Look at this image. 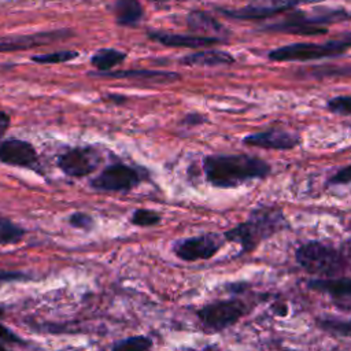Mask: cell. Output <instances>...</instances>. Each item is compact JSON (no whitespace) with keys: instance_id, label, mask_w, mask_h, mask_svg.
I'll return each instance as SVG.
<instances>
[{"instance_id":"cell-5","label":"cell","mask_w":351,"mask_h":351,"mask_svg":"<svg viewBox=\"0 0 351 351\" xmlns=\"http://www.w3.org/2000/svg\"><path fill=\"white\" fill-rule=\"evenodd\" d=\"M250 313V306L240 299L218 300L203 306L197 310V318L202 325L211 332H221Z\"/></svg>"},{"instance_id":"cell-8","label":"cell","mask_w":351,"mask_h":351,"mask_svg":"<svg viewBox=\"0 0 351 351\" xmlns=\"http://www.w3.org/2000/svg\"><path fill=\"white\" fill-rule=\"evenodd\" d=\"M138 182L140 176L137 170L123 163H114L92 180V186L97 191L126 192L137 186Z\"/></svg>"},{"instance_id":"cell-35","label":"cell","mask_w":351,"mask_h":351,"mask_svg":"<svg viewBox=\"0 0 351 351\" xmlns=\"http://www.w3.org/2000/svg\"><path fill=\"white\" fill-rule=\"evenodd\" d=\"M3 313H4V311H3V308H1V307H0V317H1V315H3Z\"/></svg>"},{"instance_id":"cell-16","label":"cell","mask_w":351,"mask_h":351,"mask_svg":"<svg viewBox=\"0 0 351 351\" xmlns=\"http://www.w3.org/2000/svg\"><path fill=\"white\" fill-rule=\"evenodd\" d=\"M186 25L188 27L196 33L197 36H206V37H217L223 38L229 36V30L214 16H211L206 11H192L186 16Z\"/></svg>"},{"instance_id":"cell-24","label":"cell","mask_w":351,"mask_h":351,"mask_svg":"<svg viewBox=\"0 0 351 351\" xmlns=\"http://www.w3.org/2000/svg\"><path fill=\"white\" fill-rule=\"evenodd\" d=\"M25 236V229L11 222L10 219L0 218V245L15 244Z\"/></svg>"},{"instance_id":"cell-21","label":"cell","mask_w":351,"mask_h":351,"mask_svg":"<svg viewBox=\"0 0 351 351\" xmlns=\"http://www.w3.org/2000/svg\"><path fill=\"white\" fill-rule=\"evenodd\" d=\"M315 324L321 330L335 336H351V319H339L336 317H317Z\"/></svg>"},{"instance_id":"cell-30","label":"cell","mask_w":351,"mask_h":351,"mask_svg":"<svg viewBox=\"0 0 351 351\" xmlns=\"http://www.w3.org/2000/svg\"><path fill=\"white\" fill-rule=\"evenodd\" d=\"M348 182H351V165L339 170L328 181L329 185H341V184H348Z\"/></svg>"},{"instance_id":"cell-25","label":"cell","mask_w":351,"mask_h":351,"mask_svg":"<svg viewBox=\"0 0 351 351\" xmlns=\"http://www.w3.org/2000/svg\"><path fill=\"white\" fill-rule=\"evenodd\" d=\"M78 56L75 51H56L51 53H41L32 56V60L41 64H55V63H64Z\"/></svg>"},{"instance_id":"cell-18","label":"cell","mask_w":351,"mask_h":351,"mask_svg":"<svg viewBox=\"0 0 351 351\" xmlns=\"http://www.w3.org/2000/svg\"><path fill=\"white\" fill-rule=\"evenodd\" d=\"M115 21L121 26H136L143 18V8L138 0H115Z\"/></svg>"},{"instance_id":"cell-27","label":"cell","mask_w":351,"mask_h":351,"mask_svg":"<svg viewBox=\"0 0 351 351\" xmlns=\"http://www.w3.org/2000/svg\"><path fill=\"white\" fill-rule=\"evenodd\" d=\"M326 108L336 114L348 117L351 115V96H336L326 101Z\"/></svg>"},{"instance_id":"cell-17","label":"cell","mask_w":351,"mask_h":351,"mask_svg":"<svg viewBox=\"0 0 351 351\" xmlns=\"http://www.w3.org/2000/svg\"><path fill=\"white\" fill-rule=\"evenodd\" d=\"M181 63L186 66H222L234 63V58L226 51L204 49L184 56Z\"/></svg>"},{"instance_id":"cell-32","label":"cell","mask_w":351,"mask_h":351,"mask_svg":"<svg viewBox=\"0 0 351 351\" xmlns=\"http://www.w3.org/2000/svg\"><path fill=\"white\" fill-rule=\"evenodd\" d=\"M8 126H10V117L4 111H0V138L4 136Z\"/></svg>"},{"instance_id":"cell-2","label":"cell","mask_w":351,"mask_h":351,"mask_svg":"<svg viewBox=\"0 0 351 351\" xmlns=\"http://www.w3.org/2000/svg\"><path fill=\"white\" fill-rule=\"evenodd\" d=\"M285 228H288V221L280 207L259 206L251 211L247 221L226 230L223 237L240 244L241 254H248Z\"/></svg>"},{"instance_id":"cell-14","label":"cell","mask_w":351,"mask_h":351,"mask_svg":"<svg viewBox=\"0 0 351 351\" xmlns=\"http://www.w3.org/2000/svg\"><path fill=\"white\" fill-rule=\"evenodd\" d=\"M66 33L62 30L56 32H43L34 34H25V36H15V37H1L0 38V52L8 51H22L32 47L45 45L62 38Z\"/></svg>"},{"instance_id":"cell-3","label":"cell","mask_w":351,"mask_h":351,"mask_svg":"<svg viewBox=\"0 0 351 351\" xmlns=\"http://www.w3.org/2000/svg\"><path fill=\"white\" fill-rule=\"evenodd\" d=\"M298 265L310 274L336 277L347 267V261L341 251L322 241L311 240L299 245L295 251Z\"/></svg>"},{"instance_id":"cell-29","label":"cell","mask_w":351,"mask_h":351,"mask_svg":"<svg viewBox=\"0 0 351 351\" xmlns=\"http://www.w3.org/2000/svg\"><path fill=\"white\" fill-rule=\"evenodd\" d=\"M29 277L26 273L22 271H15V270H0V287L3 284L8 282H19V281H26Z\"/></svg>"},{"instance_id":"cell-31","label":"cell","mask_w":351,"mask_h":351,"mask_svg":"<svg viewBox=\"0 0 351 351\" xmlns=\"http://www.w3.org/2000/svg\"><path fill=\"white\" fill-rule=\"evenodd\" d=\"M0 341L1 343H10V344H25V341L15 335L11 329H8L7 326L0 324Z\"/></svg>"},{"instance_id":"cell-7","label":"cell","mask_w":351,"mask_h":351,"mask_svg":"<svg viewBox=\"0 0 351 351\" xmlns=\"http://www.w3.org/2000/svg\"><path fill=\"white\" fill-rule=\"evenodd\" d=\"M325 0H251L245 7L236 10H219L223 15L236 19H262L285 12L300 4L319 3Z\"/></svg>"},{"instance_id":"cell-28","label":"cell","mask_w":351,"mask_h":351,"mask_svg":"<svg viewBox=\"0 0 351 351\" xmlns=\"http://www.w3.org/2000/svg\"><path fill=\"white\" fill-rule=\"evenodd\" d=\"M69 222L71 226L82 229V230H90L93 226V218L85 213H74L70 215Z\"/></svg>"},{"instance_id":"cell-23","label":"cell","mask_w":351,"mask_h":351,"mask_svg":"<svg viewBox=\"0 0 351 351\" xmlns=\"http://www.w3.org/2000/svg\"><path fill=\"white\" fill-rule=\"evenodd\" d=\"M152 340L148 336H130L112 344L111 351H149Z\"/></svg>"},{"instance_id":"cell-33","label":"cell","mask_w":351,"mask_h":351,"mask_svg":"<svg viewBox=\"0 0 351 351\" xmlns=\"http://www.w3.org/2000/svg\"><path fill=\"white\" fill-rule=\"evenodd\" d=\"M344 248H346V252H347V254L351 256V240H348V241L346 243Z\"/></svg>"},{"instance_id":"cell-20","label":"cell","mask_w":351,"mask_h":351,"mask_svg":"<svg viewBox=\"0 0 351 351\" xmlns=\"http://www.w3.org/2000/svg\"><path fill=\"white\" fill-rule=\"evenodd\" d=\"M126 58V53L115 48H101L92 55L90 63L100 71H108L112 67L121 64Z\"/></svg>"},{"instance_id":"cell-6","label":"cell","mask_w":351,"mask_h":351,"mask_svg":"<svg viewBox=\"0 0 351 351\" xmlns=\"http://www.w3.org/2000/svg\"><path fill=\"white\" fill-rule=\"evenodd\" d=\"M223 239L217 233L186 237L177 240L173 244V252L177 255V258L185 262L206 261L213 258L221 250L223 245Z\"/></svg>"},{"instance_id":"cell-34","label":"cell","mask_w":351,"mask_h":351,"mask_svg":"<svg viewBox=\"0 0 351 351\" xmlns=\"http://www.w3.org/2000/svg\"><path fill=\"white\" fill-rule=\"evenodd\" d=\"M0 351H8V350L5 348V346H4V343H1V341H0Z\"/></svg>"},{"instance_id":"cell-1","label":"cell","mask_w":351,"mask_h":351,"mask_svg":"<svg viewBox=\"0 0 351 351\" xmlns=\"http://www.w3.org/2000/svg\"><path fill=\"white\" fill-rule=\"evenodd\" d=\"M207 181L217 188H236L252 180L266 178L271 169L267 162L245 154H217L203 160Z\"/></svg>"},{"instance_id":"cell-12","label":"cell","mask_w":351,"mask_h":351,"mask_svg":"<svg viewBox=\"0 0 351 351\" xmlns=\"http://www.w3.org/2000/svg\"><path fill=\"white\" fill-rule=\"evenodd\" d=\"M37 160L38 158L34 147L25 140L11 138L0 144V162L5 165L36 167Z\"/></svg>"},{"instance_id":"cell-4","label":"cell","mask_w":351,"mask_h":351,"mask_svg":"<svg viewBox=\"0 0 351 351\" xmlns=\"http://www.w3.org/2000/svg\"><path fill=\"white\" fill-rule=\"evenodd\" d=\"M351 48V34L332 38L326 43H293L278 47L267 53L274 62H306L324 58H335Z\"/></svg>"},{"instance_id":"cell-19","label":"cell","mask_w":351,"mask_h":351,"mask_svg":"<svg viewBox=\"0 0 351 351\" xmlns=\"http://www.w3.org/2000/svg\"><path fill=\"white\" fill-rule=\"evenodd\" d=\"M265 30L270 32H281V33H289V34H299V36H321L326 34L328 29L326 27H318V26H308V25H302L299 22L292 21L291 18L269 25L265 27Z\"/></svg>"},{"instance_id":"cell-15","label":"cell","mask_w":351,"mask_h":351,"mask_svg":"<svg viewBox=\"0 0 351 351\" xmlns=\"http://www.w3.org/2000/svg\"><path fill=\"white\" fill-rule=\"evenodd\" d=\"M100 77L132 80L148 84H171L180 80V74L171 71H156V70H119V71H100L96 73Z\"/></svg>"},{"instance_id":"cell-10","label":"cell","mask_w":351,"mask_h":351,"mask_svg":"<svg viewBox=\"0 0 351 351\" xmlns=\"http://www.w3.org/2000/svg\"><path fill=\"white\" fill-rule=\"evenodd\" d=\"M307 287L315 292L328 295L332 303L337 308L346 310V311L351 310V278L350 277L313 278L307 281Z\"/></svg>"},{"instance_id":"cell-26","label":"cell","mask_w":351,"mask_h":351,"mask_svg":"<svg viewBox=\"0 0 351 351\" xmlns=\"http://www.w3.org/2000/svg\"><path fill=\"white\" fill-rule=\"evenodd\" d=\"M130 221L137 226H154L160 222V215L156 211L148 208H138L133 213Z\"/></svg>"},{"instance_id":"cell-11","label":"cell","mask_w":351,"mask_h":351,"mask_svg":"<svg viewBox=\"0 0 351 351\" xmlns=\"http://www.w3.org/2000/svg\"><path fill=\"white\" fill-rule=\"evenodd\" d=\"M243 143L256 148L285 151L292 149L299 144V136L282 129H269L245 136Z\"/></svg>"},{"instance_id":"cell-13","label":"cell","mask_w":351,"mask_h":351,"mask_svg":"<svg viewBox=\"0 0 351 351\" xmlns=\"http://www.w3.org/2000/svg\"><path fill=\"white\" fill-rule=\"evenodd\" d=\"M148 37L162 45L173 48H203L215 45L222 41L217 37H206L197 34H177L167 32H149Z\"/></svg>"},{"instance_id":"cell-9","label":"cell","mask_w":351,"mask_h":351,"mask_svg":"<svg viewBox=\"0 0 351 351\" xmlns=\"http://www.w3.org/2000/svg\"><path fill=\"white\" fill-rule=\"evenodd\" d=\"M101 158L93 148L75 147L58 158V166L70 177H84L96 170Z\"/></svg>"},{"instance_id":"cell-22","label":"cell","mask_w":351,"mask_h":351,"mask_svg":"<svg viewBox=\"0 0 351 351\" xmlns=\"http://www.w3.org/2000/svg\"><path fill=\"white\" fill-rule=\"evenodd\" d=\"M300 73H304L308 78L322 80V78H335V77H351V66H318L311 67L308 70H298Z\"/></svg>"},{"instance_id":"cell-36","label":"cell","mask_w":351,"mask_h":351,"mask_svg":"<svg viewBox=\"0 0 351 351\" xmlns=\"http://www.w3.org/2000/svg\"><path fill=\"white\" fill-rule=\"evenodd\" d=\"M151 1H169V0H151Z\"/></svg>"}]
</instances>
